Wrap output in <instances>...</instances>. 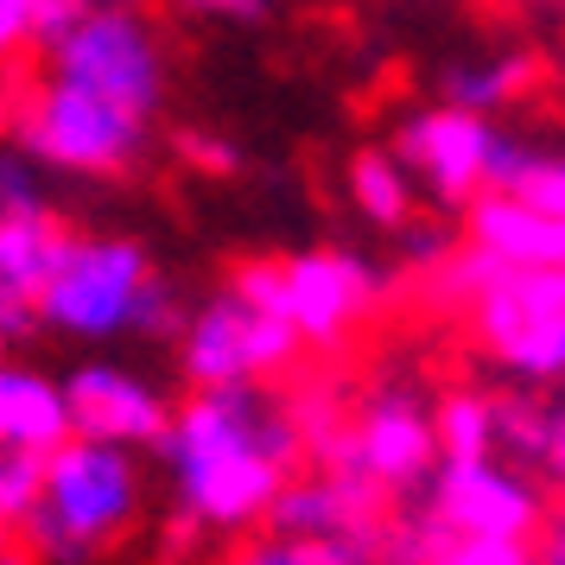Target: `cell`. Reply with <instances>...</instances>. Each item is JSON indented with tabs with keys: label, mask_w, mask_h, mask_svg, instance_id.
<instances>
[{
	"label": "cell",
	"mask_w": 565,
	"mask_h": 565,
	"mask_svg": "<svg viewBox=\"0 0 565 565\" xmlns=\"http://www.w3.org/2000/svg\"><path fill=\"white\" fill-rule=\"evenodd\" d=\"M159 451L179 470V509L198 527H255L280 483H292L306 463L280 401L255 382L204 387L184 401L179 419H166Z\"/></svg>",
	"instance_id": "obj_1"
},
{
	"label": "cell",
	"mask_w": 565,
	"mask_h": 565,
	"mask_svg": "<svg viewBox=\"0 0 565 565\" xmlns=\"http://www.w3.org/2000/svg\"><path fill=\"white\" fill-rule=\"evenodd\" d=\"M134 514H140V470L128 463V451L96 438H64L57 451H45V483L20 534L39 565H89L128 534Z\"/></svg>",
	"instance_id": "obj_2"
},
{
	"label": "cell",
	"mask_w": 565,
	"mask_h": 565,
	"mask_svg": "<svg viewBox=\"0 0 565 565\" xmlns=\"http://www.w3.org/2000/svg\"><path fill=\"white\" fill-rule=\"evenodd\" d=\"M477 343L521 382H559L565 375V267H509L495 260L470 299Z\"/></svg>",
	"instance_id": "obj_3"
},
{
	"label": "cell",
	"mask_w": 565,
	"mask_h": 565,
	"mask_svg": "<svg viewBox=\"0 0 565 565\" xmlns=\"http://www.w3.org/2000/svg\"><path fill=\"white\" fill-rule=\"evenodd\" d=\"M0 121L20 134L26 153H39L57 172L115 179L140 153V115L103 103V96H89V89H77L64 77H52L45 89H20Z\"/></svg>",
	"instance_id": "obj_4"
},
{
	"label": "cell",
	"mask_w": 565,
	"mask_h": 565,
	"mask_svg": "<svg viewBox=\"0 0 565 565\" xmlns=\"http://www.w3.org/2000/svg\"><path fill=\"white\" fill-rule=\"evenodd\" d=\"M57 77L103 96V103L128 108V115H153L166 96V57H159L153 32L134 20V7H89L77 26L52 45Z\"/></svg>",
	"instance_id": "obj_5"
},
{
	"label": "cell",
	"mask_w": 565,
	"mask_h": 565,
	"mask_svg": "<svg viewBox=\"0 0 565 565\" xmlns=\"http://www.w3.org/2000/svg\"><path fill=\"white\" fill-rule=\"evenodd\" d=\"M147 274L153 267L140 255V242H121V235L77 242L71 235L52 280L39 286V318L71 337H115L134 324V299H140Z\"/></svg>",
	"instance_id": "obj_6"
},
{
	"label": "cell",
	"mask_w": 565,
	"mask_h": 565,
	"mask_svg": "<svg viewBox=\"0 0 565 565\" xmlns=\"http://www.w3.org/2000/svg\"><path fill=\"white\" fill-rule=\"evenodd\" d=\"M337 463L356 470V477H369L375 489H387L394 502H407L413 489L438 470L433 413L419 407L413 387H375L362 407H350ZM337 463H324V470H337Z\"/></svg>",
	"instance_id": "obj_7"
},
{
	"label": "cell",
	"mask_w": 565,
	"mask_h": 565,
	"mask_svg": "<svg viewBox=\"0 0 565 565\" xmlns=\"http://www.w3.org/2000/svg\"><path fill=\"white\" fill-rule=\"evenodd\" d=\"M419 509L433 514L445 534L458 540H534L546 527L534 477H521L509 463H438L426 483L413 489Z\"/></svg>",
	"instance_id": "obj_8"
},
{
	"label": "cell",
	"mask_w": 565,
	"mask_h": 565,
	"mask_svg": "<svg viewBox=\"0 0 565 565\" xmlns=\"http://www.w3.org/2000/svg\"><path fill=\"white\" fill-rule=\"evenodd\" d=\"M382 299L387 280L350 248H311L286 260V324L299 331V343L337 350L369 311H382Z\"/></svg>",
	"instance_id": "obj_9"
},
{
	"label": "cell",
	"mask_w": 565,
	"mask_h": 565,
	"mask_svg": "<svg viewBox=\"0 0 565 565\" xmlns=\"http://www.w3.org/2000/svg\"><path fill=\"white\" fill-rule=\"evenodd\" d=\"M483 147H489V121L477 108H426L401 121L394 134V166H407L433 184L438 204H470L483 191Z\"/></svg>",
	"instance_id": "obj_10"
},
{
	"label": "cell",
	"mask_w": 565,
	"mask_h": 565,
	"mask_svg": "<svg viewBox=\"0 0 565 565\" xmlns=\"http://www.w3.org/2000/svg\"><path fill=\"white\" fill-rule=\"evenodd\" d=\"M64 419L77 438H96V445H159L166 438V401L121 369H77L64 382Z\"/></svg>",
	"instance_id": "obj_11"
},
{
	"label": "cell",
	"mask_w": 565,
	"mask_h": 565,
	"mask_svg": "<svg viewBox=\"0 0 565 565\" xmlns=\"http://www.w3.org/2000/svg\"><path fill=\"white\" fill-rule=\"evenodd\" d=\"M470 242L509 267H565V216H546L502 191L470 198Z\"/></svg>",
	"instance_id": "obj_12"
},
{
	"label": "cell",
	"mask_w": 565,
	"mask_h": 565,
	"mask_svg": "<svg viewBox=\"0 0 565 565\" xmlns=\"http://www.w3.org/2000/svg\"><path fill=\"white\" fill-rule=\"evenodd\" d=\"M489 445L521 463V477H559L565 470V419L559 401L540 394H489Z\"/></svg>",
	"instance_id": "obj_13"
},
{
	"label": "cell",
	"mask_w": 565,
	"mask_h": 565,
	"mask_svg": "<svg viewBox=\"0 0 565 565\" xmlns=\"http://www.w3.org/2000/svg\"><path fill=\"white\" fill-rule=\"evenodd\" d=\"M71 248V230L52 204L39 210H0V286L39 306V286L52 280V267Z\"/></svg>",
	"instance_id": "obj_14"
},
{
	"label": "cell",
	"mask_w": 565,
	"mask_h": 565,
	"mask_svg": "<svg viewBox=\"0 0 565 565\" xmlns=\"http://www.w3.org/2000/svg\"><path fill=\"white\" fill-rule=\"evenodd\" d=\"M184 375L198 387H230L248 382V306H235L230 292L210 299L198 318H184Z\"/></svg>",
	"instance_id": "obj_15"
},
{
	"label": "cell",
	"mask_w": 565,
	"mask_h": 565,
	"mask_svg": "<svg viewBox=\"0 0 565 565\" xmlns=\"http://www.w3.org/2000/svg\"><path fill=\"white\" fill-rule=\"evenodd\" d=\"M64 438H71L64 387L32 375V369H7L0 362V445L7 451H57Z\"/></svg>",
	"instance_id": "obj_16"
},
{
	"label": "cell",
	"mask_w": 565,
	"mask_h": 565,
	"mask_svg": "<svg viewBox=\"0 0 565 565\" xmlns=\"http://www.w3.org/2000/svg\"><path fill=\"white\" fill-rule=\"evenodd\" d=\"M483 191H502V198H521V204L546 210V216H565V159L546 153V147H527V140H514V134L489 128Z\"/></svg>",
	"instance_id": "obj_17"
},
{
	"label": "cell",
	"mask_w": 565,
	"mask_h": 565,
	"mask_svg": "<svg viewBox=\"0 0 565 565\" xmlns=\"http://www.w3.org/2000/svg\"><path fill=\"white\" fill-rule=\"evenodd\" d=\"M540 83H546V57L540 52H509L495 57V64H458V71H445V96L458 108H502V103H521V96H534Z\"/></svg>",
	"instance_id": "obj_18"
},
{
	"label": "cell",
	"mask_w": 565,
	"mask_h": 565,
	"mask_svg": "<svg viewBox=\"0 0 565 565\" xmlns=\"http://www.w3.org/2000/svg\"><path fill=\"white\" fill-rule=\"evenodd\" d=\"M375 527L369 534H267L242 546L230 565H369Z\"/></svg>",
	"instance_id": "obj_19"
},
{
	"label": "cell",
	"mask_w": 565,
	"mask_h": 565,
	"mask_svg": "<svg viewBox=\"0 0 565 565\" xmlns=\"http://www.w3.org/2000/svg\"><path fill=\"white\" fill-rule=\"evenodd\" d=\"M433 438H438V463H477L489 458V394L477 387H451L433 407Z\"/></svg>",
	"instance_id": "obj_20"
},
{
	"label": "cell",
	"mask_w": 565,
	"mask_h": 565,
	"mask_svg": "<svg viewBox=\"0 0 565 565\" xmlns=\"http://www.w3.org/2000/svg\"><path fill=\"white\" fill-rule=\"evenodd\" d=\"M350 198L369 223L382 230H401L413 223V191H407V172L394 166V153H356L350 159Z\"/></svg>",
	"instance_id": "obj_21"
},
{
	"label": "cell",
	"mask_w": 565,
	"mask_h": 565,
	"mask_svg": "<svg viewBox=\"0 0 565 565\" xmlns=\"http://www.w3.org/2000/svg\"><path fill=\"white\" fill-rule=\"evenodd\" d=\"M230 299L267 318H286V260L280 255H255L230 267Z\"/></svg>",
	"instance_id": "obj_22"
},
{
	"label": "cell",
	"mask_w": 565,
	"mask_h": 565,
	"mask_svg": "<svg viewBox=\"0 0 565 565\" xmlns=\"http://www.w3.org/2000/svg\"><path fill=\"white\" fill-rule=\"evenodd\" d=\"M45 483V451H0V521L20 527Z\"/></svg>",
	"instance_id": "obj_23"
},
{
	"label": "cell",
	"mask_w": 565,
	"mask_h": 565,
	"mask_svg": "<svg viewBox=\"0 0 565 565\" xmlns=\"http://www.w3.org/2000/svg\"><path fill=\"white\" fill-rule=\"evenodd\" d=\"M45 191H39V172H32L26 153H0V210H39Z\"/></svg>",
	"instance_id": "obj_24"
},
{
	"label": "cell",
	"mask_w": 565,
	"mask_h": 565,
	"mask_svg": "<svg viewBox=\"0 0 565 565\" xmlns=\"http://www.w3.org/2000/svg\"><path fill=\"white\" fill-rule=\"evenodd\" d=\"M83 13H89V0H32L26 39H39V45H57V39L77 26Z\"/></svg>",
	"instance_id": "obj_25"
},
{
	"label": "cell",
	"mask_w": 565,
	"mask_h": 565,
	"mask_svg": "<svg viewBox=\"0 0 565 565\" xmlns=\"http://www.w3.org/2000/svg\"><path fill=\"white\" fill-rule=\"evenodd\" d=\"M407 230V260L426 274V267H438V260L451 255V235L445 230H433V223H401Z\"/></svg>",
	"instance_id": "obj_26"
},
{
	"label": "cell",
	"mask_w": 565,
	"mask_h": 565,
	"mask_svg": "<svg viewBox=\"0 0 565 565\" xmlns=\"http://www.w3.org/2000/svg\"><path fill=\"white\" fill-rule=\"evenodd\" d=\"M184 13L230 20V26H255V20H267V0H184Z\"/></svg>",
	"instance_id": "obj_27"
},
{
	"label": "cell",
	"mask_w": 565,
	"mask_h": 565,
	"mask_svg": "<svg viewBox=\"0 0 565 565\" xmlns=\"http://www.w3.org/2000/svg\"><path fill=\"white\" fill-rule=\"evenodd\" d=\"M26 331H39V306L0 286V337H7V343H20Z\"/></svg>",
	"instance_id": "obj_28"
},
{
	"label": "cell",
	"mask_w": 565,
	"mask_h": 565,
	"mask_svg": "<svg viewBox=\"0 0 565 565\" xmlns=\"http://www.w3.org/2000/svg\"><path fill=\"white\" fill-rule=\"evenodd\" d=\"M179 147H184V159L204 166V172H235V153L223 147V140H210V134H184Z\"/></svg>",
	"instance_id": "obj_29"
},
{
	"label": "cell",
	"mask_w": 565,
	"mask_h": 565,
	"mask_svg": "<svg viewBox=\"0 0 565 565\" xmlns=\"http://www.w3.org/2000/svg\"><path fill=\"white\" fill-rule=\"evenodd\" d=\"M26 20H32V0H0V57L13 45H26Z\"/></svg>",
	"instance_id": "obj_30"
},
{
	"label": "cell",
	"mask_w": 565,
	"mask_h": 565,
	"mask_svg": "<svg viewBox=\"0 0 565 565\" xmlns=\"http://www.w3.org/2000/svg\"><path fill=\"white\" fill-rule=\"evenodd\" d=\"M0 565H39V559H32L20 540H7V546H0Z\"/></svg>",
	"instance_id": "obj_31"
},
{
	"label": "cell",
	"mask_w": 565,
	"mask_h": 565,
	"mask_svg": "<svg viewBox=\"0 0 565 565\" xmlns=\"http://www.w3.org/2000/svg\"><path fill=\"white\" fill-rule=\"evenodd\" d=\"M89 7H140V0H89Z\"/></svg>",
	"instance_id": "obj_32"
},
{
	"label": "cell",
	"mask_w": 565,
	"mask_h": 565,
	"mask_svg": "<svg viewBox=\"0 0 565 565\" xmlns=\"http://www.w3.org/2000/svg\"><path fill=\"white\" fill-rule=\"evenodd\" d=\"M7 540H13V527H7V521H0V546H7Z\"/></svg>",
	"instance_id": "obj_33"
},
{
	"label": "cell",
	"mask_w": 565,
	"mask_h": 565,
	"mask_svg": "<svg viewBox=\"0 0 565 565\" xmlns=\"http://www.w3.org/2000/svg\"><path fill=\"white\" fill-rule=\"evenodd\" d=\"M521 565H534V553H527V559H521Z\"/></svg>",
	"instance_id": "obj_34"
}]
</instances>
